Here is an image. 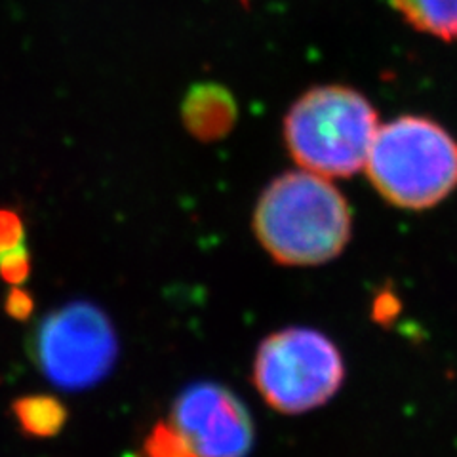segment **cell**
<instances>
[{"label":"cell","mask_w":457,"mask_h":457,"mask_svg":"<svg viewBox=\"0 0 457 457\" xmlns=\"http://www.w3.org/2000/svg\"><path fill=\"white\" fill-rule=\"evenodd\" d=\"M351 208L330 179L309 170L288 171L263 191L253 213L262 246L284 265H320L351 238Z\"/></svg>","instance_id":"1"},{"label":"cell","mask_w":457,"mask_h":457,"mask_svg":"<svg viewBox=\"0 0 457 457\" xmlns=\"http://www.w3.org/2000/svg\"><path fill=\"white\" fill-rule=\"evenodd\" d=\"M364 168L391 204L431 208L457 187V139L431 119L398 117L378 128Z\"/></svg>","instance_id":"2"},{"label":"cell","mask_w":457,"mask_h":457,"mask_svg":"<svg viewBox=\"0 0 457 457\" xmlns=\"http://www.w3.org/2000/svg\"><path fill=\"white\" fill-rule=\"evenodd\" d=\"M378 112L347 86H319L292 105L284 122L286 145L303 170L349 178L362 170L378 134Z\"/></svg>","instance_id":"3"},{"label":"cell","mask_w":457,"mask_h":457,"mask_svg":"<svg viewBox=\"0 0 457 457\" xmlns=\"http://www.w3.org/2000/svg\"><path fill=\"white\" fill-rule=\"evenodd\" d=\"M345 379L336 343L311 328H286L262 341L253 361V385L282 413H303L326 404Z\"/></svg>","instance_id":"4"},{"label":"cell","mask_w":457,"mask_h":457,"mask_svg":"<svg viewBox=\"0 0 457 457\" xmlns=\"http://www.w3.org/2000/svg\"><path fill=\"white\" fill-rule=\"evenodd\" d=\"M37 362L55 387L90 389L107 378L119 356L117 332L92 303H69L50 312L35 336Z\"/></svg>","instance_id":"5"},{"label":"cell","mask_w":457,"mask_h":457,"mask_svg":"<svg viewBox=\"0 0 457 457\" xmlns=\"http://www.w3.org/2000/svg\"><path fill=\"white\" fill-rule=\"evenodd\" d=\"M171 425L200 457H246L253 446V421L246 406L218 383H195L171 410Z\"/></svg>","instance_id":"6"},{"label":"cell","mask_w":457,"mask_h":457,"mask_svg":"<svg viewBox=\"0 0 457 457\" xmlns=\"http://www.w3.org/2000/svg\"><path fill=\"white\" fill-rule=\"evenodd\" d=\"M183 117L198 137H218L235 120V104L225 90L216 86H203L187 97Z\"/></svg>","instance_id":"7"},{"label":"cell","mask_w":457,"mask_h":457,"mask_svg":"<svg viewBox=\"0 0 457 457\" xmlns=\"http://www.w3.org/2000/svg\"><path fill=\"white\" fill-rule=\"evenodd\" d=\"M413 29L440 40L457 42V0H391Z\"/></svg>","instance_id":"8"},{"label":"cell","mask_w":457,"mask_h":457,"mask_svg":"<svg viewBox=\"0 0 457 457\" xmlns=\"http://www.w3.org/2000/svg\"><path fill=\"white\" fill-rule=\"evenodd\" d=\"M12 411L27 436L50 438L62 433L69 411L60 398L50 395H27L13 400Z\"/></svg>","instance_id":"9"},{"label":"cell","mask_w":457,"mask_h":457,"mask_svg":"<svg viewBox=\"0 0 457 457\" xmlns=\"http://www.w3.org/2000/svg\"><path fill=\"white\" fill-rule=\"evenodd\" d=\"M145 457H200L171 421H159L143 442Z\"/></svg>","instance_id":"10"},{"label":"cell","mask_w":457,"mask_h":457,"mask_svg":"<svg viewBox=\"0 0 457 457\" xmlns=\"http://www.w3.org/2000/svg\"><path fill=\"white\" fill-rule=\"evenodd\" d=\"M25 246V227L16 212L0 210V257Z\"/></svg>","instance_id":"11"},{"label":"cell","mask_w":457,"mask_h":457,"mask_svg":"<svg viewBox=\"0 0 457 457\" xmlns=\"http://www.w3.org/2000/svg\"><path fill=\"white\" fill-rule=\"evenodd\" d=\"M29 273H31V255L25 246L0 257V278L8 284L18 286L25 282Z\"/></svg>","instance_id":"12"},{"label":"cell","mask_w":457,"mask_h":457,"mask_svg":"<svg viewBox=\"0 0 457 457\" xmlns=\"http://www.w3.org/2000/svg\"><path fill=\"white\" fill-rule=\"evenodd\" d=\"M4 309H6V312L10 314L12 319H16V320H27V319L33 314L35 302H33L31 294H27L25 290L16 288V286H13V288H12V290L8 292V295H6Z\"/></svg>","instance_id":"13"}]
</instances>
